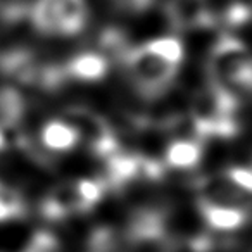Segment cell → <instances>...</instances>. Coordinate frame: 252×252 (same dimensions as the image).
Instances as JSON below:
<instances>
[{
  "mask_svg": "<svg viewBox=\"0 0 252 252\" xmlns=\"http://www.w3.org/2000/svg\"><path fill=\"white\" fill-rule=\"evenodd\" d=\"M105 182L94 178L66 180L57 183L42 200V214L47 220L59 221L94 209L105 193Z\"/></svg>",
  "mask_w": 252,
  "mask_h": 252,
  "instance_id": "6da1fadb",
  "label": "cell"
},
{
  "mask_svg": "<svg viewBox=\"0 0 252 252\" xmlns=\"http://www.w3.org/2000/svg\"><path fill=\"white\" fill-rule=\"evenodd\" d=\"M123 63L133 85L147 97L162 95L180 73L176 64L169 63L147 45L128 47L123 54Z\"/></svg>",
  "mask_w": 252,
  "mask_h": 252,
  "instance_id": "7a4b0ae2",
  "label": "cell"
},
{
  "mask_svg": "<svg viewBox=\"0 0 252 252\" xmlns=\"http://www.w3.org/2000/svg\"><path fill=\"white\" fill-rule=\"evenodd\" d=\"M61 118H64L78 133L80 145H85L92 154L107 161L121 151L114 128L111 123L98 112L92 111L83 105H74L66 109Z\"/></svg>",
  "mask_w": 252,
  "mask_h": 252,
  "instance_id": "3957f363",
  "label": "cell"
},
{
  "mask_svg": "<svg viewBox=\"0 0 252 252\" xmlns=\"http://www.w3.org/2000/svg\"><path fill=\"white\" fill-rule=\"evenodd\" d=\"M85 0H36L32 19L36 30L49 35H76L87 23Z\"/></svg>",
  "mask_w": 252,
  "mask_h": 252,
  "instance_id": "277c9868",
  "label": "cell"
},
{
  "mask_svg": "<svg viewBox=\"0 0 252 252\" xmlns=\"http://www.w3.org/2000/svg\"><path fill=\"white\" fill-rule=\"evenodd\" d=\"M195 204L213 207H231L252 214V195L237 185L226 171L216 175H199L193 180Z\"/></svg>",
  "mask_w": 252,
  "mask_h": 252,
  "instance_id": "5b68a950",
  "label": "cell"
},
{
  "mask_svg": "<svg viewBox=\"0 0 252 252\" xmlns=\"http://www.w3.org/2000/svg\"><path fill=\"white\" fill-rule=\"evenodd\" d=\"M171 242L164 216L147 211L131 223L123 252H168Z\"/></svg>",
  "mask_w": 252,
  "mask_h": 252,
  "instance_id": "8992f818",
  "label": "cell"
},
{
  "mask_svg": "<svg viewBox=\"0 0 252 252\" xmlns=\"http://www.w3.org/2000/svg\"><path fill=\"white\" fill-rule=\"evenodd\" d=\"M168 21L176 32H192L213 25L209 0H168Z\"/></svg>",
  "mask_w": 252,
  "mask_h": 252,
  "instance_id": "52a82bcc",
  "label": "cell"
},
{
  "mask_svg": "<svg viewBox=\"0 0 252 252\" xmlns=\"http://www.w3.org/2000/svg\"><path fill=\"white\" fill-rule=\"evenodd\" d=\"M202 159V142L195 138H169L164 152L162 164L166 171H195Z\"/></svg>",
  "mask_w": 252,
  "mask_h": 252,
  "instance_id": "ba28073f",
  "label": "cell"
},
{
  "mask_svg": "<svg viewBox=\"0 0 252 252\" xmlns=\"http://www.w3.org/2000/svg\"><path fill=\"white\" fill-rule=\"evenodd\" d=\"M38 140L40 145L50 154H69L80 147L76 130L64 118H54L43 123Z\"/></svg>",
  "mask_w": 252,
  "mask_h": 252,
  "instance_id": "9c48e42d",
  "label": "cell"
},
{
  "mask_svg": "<svg viewBox=\"0 0 252 252\" xmlns=\"http://www.w3.org/2000/svg\"><path fill=\"white\" fill-rule=\"evenodd\" d=\"M64 74L80 81H98L107 74L109 59L98 52H83L66 64Z\"/></svg>",
  "mask_w": 252,
  "mask_h": 252,
  "instance_id": "30bf717a",
  "label": "cell"
},
{
  "mask_svg": "<svg viewBox=\"0 0 252 252\" xmlns=\"http://www.w3.org/2000/svg\"><path fill=\"white\" fill-rule=\"evenodd\" d=\"M25 114V97L14 87L0 88V130L18 128Z\"/></svg>",
  "mask_w": 252,
  "mask_h": 252,
  "instance_id": "8fae6325",
  "label": "cell"
},
{
  "mask_svg": "<svg viewBox=\"0 0 252 252\" xmlns=\"http://www.w3.org/2000/svg\"><path fill=\"white\" fill-rule=\"evenodd\" d=\"M25 214V200L23 195L5 183L0 182V223L21 218Z\"/></svg>",
  "mask_w": 252,
  "mask_h": 252,
  "instance_id": "7c38bea8",
  "label": "cell"
},
{
  "mask_svg": "<svg viewBox=\"0 0 252 252\" xmlns=\"http://www.w3.org/2000/svg\"><path fill=\"white\" fill-rule=\"evenodd\" d=\"M145 45L176 66H182L183 59H185V47L178 36H159V38L147 42Z\"/></svg>",
  "mask_w": 252,
  "mask_h": 252,
  "instance_id": "4fadbf2b",
  "label": "cell"
},
{
  "mask_svg": "<svg viewBox=\"0 0 252 252\" xmlns=\"http://www.w3.org/2000/svg\"><path fill=\"white\" fill-rule=\"evenodd\" d=\"M252 19V0H230L223 14V21L230 28H240Z\"/></svg>",
  "mask_w": 252,
  "mask_h": 252,
  "instance_id": "5bb4252c",
  "label": "cell"
},
{
  "mask_svg": "<svg viewBox=\"0 0 252 252\" xmlns=\"http://www.w3.org/2000/svg\"><path fill=\"white\" fill-rule=\"evenodd\" d=\"M211 244V233L200 238H173L168 252H207Z\"/></svg>",
  "mask_w": 252,
  "mask_h": 252,
  "instance_id": "9a60e30c",
  "label": "cell"
},
{
  "mask_svg": "<svg viewBox=\"0 0 252 252\" xmlns=\"http://www.w3.org/2000/svg\"><path fill=\"white\" fill-rule=\"evenodd\" d=\"M118 9L123 12H130V14H138L144 12L154 4V0H114Z\"/></svg>",
  "mask_w": 252,
  "mask_h": 252,
  "instance_id": "2e32d148",
  "label": "cell"
}]
</instances>
